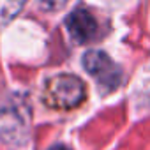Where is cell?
<instances>
[{
    "mask_svg": "<svg viewBox=\"0 0 150 150\" xmlns=\"http://www.w3.org/2000/svg\"><path fill=\"white\" fill-rule=\"evenodd\" d=\"M87 99V85L74 74H57L44 87V103L53 110H74Z\"/></svg>",
    "mask_w": 150,
    "mask_h": 150,
    "instance_id": "6da1fadb",
    "label": "cell"
},
{
    "mask_svg": "<svg viewBox=\"0 0 150 150\" xmlns=\"http://www.w3.org/2000/svg\"><path fill=\"white\" fill-rule=\"evenodd\" d=\"M83 69L97 80V85L103 92H113L122 83L120 65L103 50H88L83 55Z\"/></svg>",
    "mask_w": 150,
    "mask_h": 150,
    "instance_id": "7a4b0ae2",
    "label": "cell"
},
{
    "mask_svg": "<svg viewBox=\"0 0 150 150\" xmlns=\"http://www.w3.org/2000/svg\"><path fill=\"white\" fill-rule=\"evenodd\" d=\"M64 25H65L69 35L76 42H80V44L90 42L92 39L97 37V32H99L97 20L94 18V14L87 7H76V9H72L65 16Z\"/></svg>",
    "mask_w": 150,
    "mask_h": 150,
    "instance_id": "3957f363",
    "label": "cell"
},
{
    "mask_svg": "<svg viewBox=\"0 0 150 150\" xmlns=\"http://www.w3.org/2000/svg\"><path fill=\"white\" fill-rule=\"evenodd\" d=\"M48 150H72V148H69V146H65V145H53L51 148H48Z\"/></svg>",
    "mask_w": 150,
    "mask_h": 150,
    "instance_id": "277c9868",
    "label": "cell"
}]
</instances>
